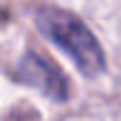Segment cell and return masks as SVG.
Wrapping results in <instances>:
<instances>
[{
  "instance_id": "cell-1",
  "label": "cell",
  "mask_w": 121,
  "mask_h": 121,
  "mask_svg": "<svg viewBox=\"0 0 121 121\" xmlns=\"http://www.w3.org/2000/svg\"><path fill=\"white\" fill-rule=\"evenodd\" d=\"M35 22L45 32V37H49L57 47H62L72 57V62L82 69L84 77L91 79L106 69V57L101 45L77 15L54 5H45L35 13Z\"/></svg>"
},
{
  "instance_id": "cell-2",
  "label": "cell",
  "mask_w": 121,
  "mask_h": 121,
  "mask_svg": "<svg viewBox=\"0 0 121 121\" xmlns=\"http://www.w3.org/2000/svg\"><path fill=\"white\" fill-rule=\"evenodd\" d=\"M17 82L40 89L52 101H64L69 96V84L64 79V74L47 57H42L37 52H27L17 62Z\"/></svg>"
}]
</instances>
